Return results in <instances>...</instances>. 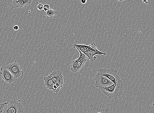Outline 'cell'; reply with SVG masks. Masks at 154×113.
<instances>
[{"label":"cell","mask_w":154,"mask_h":113,"mask_svg":"<svg viewBox=\"0 0 154 113\" xmlns=\"http://www.w3.org/2000/svg\"><path fill=\"white\" fill-rule=\"evenodd\" d=\"M102 92L109 99L114 98L117 100L122 94L124 90L123 82L121 79L118 80L116 84L100 89Z\"/></svg>","instance_id":"obj_1"},{"label":"cell","mask_w":154,"mask_h":113,"mask_svg":"<svg viewBox=\"0 0 154 113\" xmlns=\"http://www.w3.org/2000/svg\"><path fill=\"white\" fill-rule=\"evenodd\" d=\"M24 110L20 100H12L9 102H5V105L1 113H24Z\"/></svg>","instance_id":"obj_2"},{"label":"cell","mask_w":154,"mask_h":113,"mask_svg":"<svg viewBox=\"0 0 154 113\" xmlns=\"http://www.w3.org/2000/svg\"><path fill=\"white\" fill-rule=\"evenodd\" d=\"M118 70L116 69L105 68H100L97 73L105 77L112 81L113 83L116 84L118 80L120 79V77L117 74Z\"/></svg>","instance_id":"obj_3"},{"label":"cell","mask_w":154,"mask_h":113,"mask_svg":"<svg viewBox=\"0 0 154 113\" xmlns=\"http://www.w3.org/2000/svg\"><path fill=\"white\" fill-rule=\"evenodd\" d=\"M96 45L94 43H92L90 45H88V48L85 50L84 54L86 56L89 61L93 62L96 61V57L94 56L96 55H106V53L102 52L99 51L97 48L96 46Z\"/></svg>","instance_id":"obj_4"},{"label":"cell","mask_w":154,"mask_h":113,"mask_svg":"<svg viewBox=\"0 0 154 113\" xmlns=\"http://www.w3.org/2000/svg\"><path fill=\"white\" fill-rule=\"evenodd\" d=\"M95 85L96 87L101 89L102 88L110 86L113 83L107 77L97 73L94 78Z\"/></svg>","instance_id":"obj_5"},{"label":"cell","mask_w":154,"mask_h":113,"mask_svg":"<svg viewBox=\"0 0 154 113\" xmlns=\"http://www.w3.org/2000/svg\"><path fill=\"white\" fill-rule=\"evenodd\" d=\"M6 68L11 73L15 79L20 78L21 75H23L24 72L22 71V68L20 66L17 61L10 63L6 66Z\"/></svg>","instance_id":"obj_6"},{"label":"cell","mask_w":154,"mask_h":113,"mask_svg":"<svg viewBox=\"0 0 154 113\" xmlns=\"http://www.w3.org/2000/svg\"><path fill=\"white\" fill-rule=\"evenodd\" d=\"M0 74L2 76V78L5 82L11 84L15 82V77L6 67H2L0 68Z\"/></svg>","instance_id":"obj_7"},{"label":"cell","mask_w":154,"mask_h":113,"mask_svg":"<svg viewBox=\"0 0 154 113\" xmlns=\"http://www.w3.org/2000/svg\"><path fill=\"white\" fill-rule=\"evenodd\" d=\"M33 0H13L11 4L13 8H21L26 7L31 4Z\"/></svg>","instance_id":"obj_8"},{"label":"cell","mask_w":154,"mask_h":113,"mask_svg":"<svg viewBox=\"0 0 154 113\" xmlns=\"http://www.w3.org/2000/svg\"><path fill=\"white\" fill-rule=\"evenodd\" d=\"M44 13L48 19H52L56 16H60L59 12L57 11V10L52 9H49L47 12Z\"/></svg>","instance_id":"obj_9"},{"label":"cell","mask_w":154,"mask_h":113,"mask_svg":"<svg viewBox=\"0 0 154 113\" xmlns=\"http://www.w3.org/2000/svg\"><path fill=\"white\" fill-rule=\"evenodd\" d=\"M44 82L45 85L48 89L50 90L51 86L54 83L52 79L51 75H49L45 77L44 78Z\"/></svg>","instance_id":"obj_10"},{"label":"cell","mask_w":154,"mask_h":113,"mask_svg":"<svg viewBox=\"0 0 154 113\" xmlns=\"http://www.w3.org/2000/svg\"><path fill=\"white\" fill-rule=\"evenodd\" d=\"M94 109L95 113H109V111L108 108H103L101 106L96 105H94Z\"/></svg>","instance_id":"obj_11"},{"label":"cell","mask_w":154,"mask_h":113,"mask_svg":"<svg viewBox=\"0 0 154 113\" xmlns=\"http://www.w3.org/2000/svg\"><path fill=\"white\" fill-rule=\"evenodd\" d=\"M62 74V72L60 71H53L51 72L50 74L51 75L52 79L54 83L58 78V77Z\"/></svg>","instance_id":"obj_12"},{"label":"cell","mask_w":154,"mask_h":113,"mask_svg":"<svg viewBox=\"0 0 154 113\" xmlns=\"http://www.w3.org/2000/svg\"><path fill=\"white\" fill-rule=\"evenodd\" d=\"M73 47L74 48H76L78 51H79L84 53L85 51L88 48V45L74 44L73 45Z\"/></svg>","instance_id":"obj_13"},{"label":"cell","mask_w":154,"mask_h":113,"mask_svg":"<svg viewBox=\"0 0 154 113\" xmlns=\"http://www.w3.org/2000/svg\"><path fill=\"white\" fill-rule=\"evenodd\" d=\"M79 60V58L74 60L72 62L70 65V70L73 73L76 72V67L78 62Z\"/></svg>","instance_id":"obj_14"},{"label":"cell","mask_w":154,"mask_h":113,"mask_svg":"<svg viewBox=\"0 0 154 113\" xmlns=\"http://www.w3.org/2000/svg\"><path fill=\"white\" fill-rule=\"evenodd\" d=\"M63 74L60 76L57 80L55 83L57 85L61 88L63 84Z\"/></svg>","instance_id":"obj_15"},{"label":"cell","mask_w":154,"mask_h":113,"mask_svg":"<svg viewBox=\"0 0 154 113\" xmlns=\"http://www.w3.org/2000/svg\"><path fill=\"white\" fill-rule=\"evenodd\" d=\"M86 62V61H80L79 59L77 64L76 69V72L79 71L82 68H83Z\"/></svg>","instance_id":"obj_16"},{"label":"cell","mask_w":154,"mask_h":113,"mask_svg":"<svg viewBox=\"0 0 154 113\" xmlns=\"http://www.w3.org/2000/svg\"><path fill=\"white\" fill-rule=\"evenodd\" d=\"M60 87L54 83L51 86L50 90H52L53 92H54L56 94H57L60 91Z\"/></svg>","instance_id":"obj_17"},{"label":"cell","mask_w":154,"mask_h":113,"mask_svg":"<svg viewBox=\"0 0 154 113\" xmlns=\"http://www.w3.org/2000/svg\"><path fill=\"white\" fill-rule=\"evenodd\" d=\"M79 51L80 54L79 57V58L80 60L87 62L88 59V58L87 57V56H86L84 53H82Z\"/></svg>","instance_id":"obj_18"},{"label":"cell","mask_w":154,"mask_h":113,"mask_svg":"<svg viewBox=\"0 0 154 113\" xmlns=\"http://www.w3.org/2000/svg\"><path fill=\"white\" fill-rule=\"evenodd\" d=\"M85 113H95L94 109V104H91L89 110Z\"/></svg>","instance_id":"obj_19"},{"label":"cell","mask_w":154,"mask_h":113,"mask_svg":"<svg viewBox=\"0 0 154 113\" xmlns=\"http://www.w3.org/2000/svg\"><path fill=\"white\" fill-rule=\"evenodd\" d=\"M50 9V6L48 4H45L43 6L42 11L44 13L47 12Z\"/></svg>","instance_id":"obj_20"},{"label":"cell","mask_w":154,"mask_h":113,"mask_svg":"<svg viewBox=\"0 0 154 113\" xmlns=\"http://www.w3.org/2000/svg\"><path fill=\"white\" fill-rule=\"evenodd\" d=\"M44 5H43L42 3H39L37 6V9L38 10H42L43 9Z\"/></svg>","instance_id":"obj_21"},{"label":"cell","mask_w":154,"mask_h":113,"mask_svg":"<svg viewBox=\"0 0 154 113\" xmlns=\"http://www.w3.org/2000/svg\"><path fill=\"white\" fill-rule=\"evenodd\" d=\"M5 104V102L4 103L0 104V113H1Z\"/></svg>","instance_id":"obj_22"},{"label":"cell","mask_w":154,"mask_h":113,"mask_svg":"<svg viewBox=\"0 0 154 113\" xmlns=\"http://www.w3.org/2000/svg\"><path fill=\"white\" fill-rule=\"evenodd\" d=\"M19 27L17 25H14L13 26V29L15 31H17L19 30Z\"/></svg>","instance_id":"obj_23"},{"label":"cell","mask_w":154,"mask_h":113,"mask_svg":"<svg viewBox=\"0 0 154 113\" xmlns=\"http://www.w3.org/2000/svg\"><path fill=\"white\" fill-rule=\"evenodd\" d=\"M148 0H142V2L143 3H145L146 4H148Z\"/></svg>","instance_id":"obj_24"},{"label":"cell","mask_w":154,"mask_h":113,"mask_svg":"<svg viewBox=\"0 0 154 113\" xmlns=\"http://www.w3.org/2000/svg\"><path fill=\"white\" fill-rule=\"evenodd\" d=\"M87 2V0H81V2L83 4H85Z\"/></svg>","instance_id":"obj_25"},{"label":"cell","mask_w":154,"mask_h":113,"mask_svg":"<svg viewBox=\"0 0 154 113\" xmlns=\"http://www.w3.org/2000/svg\"><path fill=\"white\" fill-rule=\"evenodd\" d=\"M116 1H121V2L123 1V0H116Z\"/></svg>","instance_id":"obj_26"},{"label":"cell","mask_w":154,"mask_h":113,"mask_svg":"<svg viewBox=\"0 0 154 113\" xmlns=\"http://www.w3.org/2000/svg\"><path fill=\"white\" fill-rule=\"evenodd\" d=\"M123 1H125V0H123Z\"/></svg>","instance_id":"obj_27"},{"label":"cell","mask_w":154,"mask_h":113,"mask_svg":"<svg viewBox=\"0 0 154 113\" xmlns=\"http://www.w3.org/2000/svg\"><path fill=\"white\" fill-rule=\"evenodd\" d=\"M15 1H17V0H15Z\"/></svg>","instance_id":"obj_28"}]
</instances>
